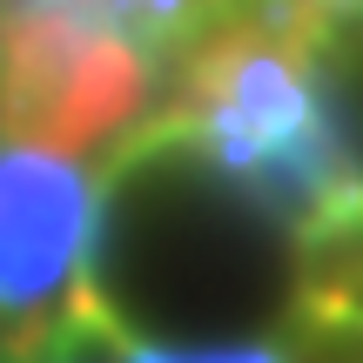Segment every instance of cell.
I'll return each mask as SVG.
<instances>
[{
    "instance_id": "6da1fadb",
    "label": "cell",
    "mask_w": 363,
    "mask_h": 363,
    "mask_svg": "<svg viewBox=\"0 0 363 363\" xmlns=\"http://www.w3.org/2000/svg\"><path fill=\"white\" fill-rule=\"evenodd\" d=\"M343 13L330 0H235L169 61L162 108L108 148L121 175L135 162L182 155L249 208L296 229L330 195L363 182V155L330 101V48Z\"/></svg>"
},
{
    "instance_id": "7a4b0ae2",
    "label": "cell",
    "mask_w": 363,
    "mask_h": 363,
    "mask_svg": "<svg viewBox=\"0 0 363 363\" xmlns=\"http://www.w3.org/2000/svg\"><path fill=\"white\" fill-rule=\"evenodd\" d=\"M121 169L0 135V357H27L108 310L101 222Z\"/></svg>"
},
{
    "instance_id": "3957f363",
    "label": "cell",
    "mask_w": 363,
    "mask_h": 363,
    "mask_svg": "<svg viewBox=\"0 0 363 363\" xmlns=\"http://www.w3.org/2000/svg\"><path fill=\"white\" fill-rule=\"evenodd\" d=\"M169 94V61L108 27L88 0L0 7V135L67 155L121 148Z\"/></svg>"
},
{
    "instance_id": "277c9868",
    "label": "cell",
    "mask_w": 363,
    "mask_h": 363,
    "mask_svg": "<svg viewBox=\"0 0 363 363\" xmlns=\"http://www.w3.org/2000/svg\"><path fill=\"white\" fill-rule=\"evenodd\" d=\"M289 242H296V289L289 296L363 310V182L330 195L316 216H303Z\"/></svg>"
},
{
    "instance_id": "5b68a950",
    "label": "cell",
    "mask_w": 363,
    "mask_h": 363,
    "mask_svg": "<svg viewBox=\"0 0 363 363\" xmlns=\"http://www.w3.org/2000/svg\"><path fill=\"white\" fill-rule=\"evenodd\" d=\"M269 343L283 350V363H363V310L289 296V310L276 316Z\"/></svg>"
},
{
    "instance_id": "8992f818",
    "label": "cell",
    "mask_w": 363,
    "mask_h": 363,
    "mask_svg": "<svg viewBox=\"0 0 363 363\" xmlns=\"http://www.w3.org/2000/svg\"><path fill=\"white\" fill-rule=\"evenodd\" d=\"M135 330L121 323V310L108 303L101 316H88V323H74L67 337H54V343H40V350H27V357H0V363H115L121 357V343H128Z\"/></svg>"
},
{
    "instance_id": "52a82bcc",
    "label": "cell",
    "mask_w": 363,
    "mask_h": 363,
    "mask_svg": "<svg viewBox=\"0 0 363 363\" xmlns=\"http://www.w3.org/2000/svg\"><path fill=\"white\" fill-rule=\"evenodd\" d=\"M330 7H337L343 21H363V0H330Z\"/></svg>"
},
{
    "instance_id": "ba28073f",
    "label": "cell",
    "mask_w": 363,
    "mask_h": 363,
    "mask_svg": "<svg viewBox=\"0 0 363 363\" xmlns=\"http://www.w3.org/2000/svg\"><path fill=\"white\" fill-rule=\"evenodd\" d=\"M0 7H67V0H0Z\"/></svg>"
},
{
    "instance_id": "9c48e42d",
    "label": "cell",
    "mask_w": 363,
    "mask_h": 363,
    "mask_svg": "<svg viewBox=\"0 0 363 363\" xmlns=\"http://www.w3.org/2000/svg\"><path fill=\"white\" fill-rule=\"evenodd\" d=\"M216 7H235V0H216Z\"/></svg>"
}]
</instances>
